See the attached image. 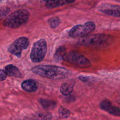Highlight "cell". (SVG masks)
I'll list each match as a JSON object with an SVG mask.
<instances>
[{
    "label": "cell",
    "instance_id": "cell-11",
    "mask_svg": "<svg viewBox=\"0 0 120 120\" xmlns=\"http://www.w3.org/2000/svg\"><path fill=\"white\" fill-rule=\"evenodd\" d=\"M21 87L26 92H35L38 90V84L32 80H26L23 81L21 84Z\"/></svg>",
    "mask_w": 120,
    "mask_h": 120
},
{
    "label": "cell",
    "instance_id": "cell-5",
    "mask_svg": "<svg viewBox=\"0 0 120 120\" xmlns=\"http://www.w3.org/2000/svg\"><path fill=\"white\" fill-rule=\"evenodd\" d=\"M64 60L70 64L80 68H89L91 66L90 60L85 56L76 52L66 53Z\"/></svg>",
    "mask_w": 120,
    "mask_h": 120
},
{
    "label": "cell",
    "instance_id": "cell-10",
    "mask_svg": "<svg viewBox=\"0 0 120 120\" xmlns=\"http://www.w3.org/2000/svg\"><path fill=\"white\" fill-rule=\"evenodd\" d=\"M4 71L7 74V75L11 76V77L21 78L23 76L18 68L15 66L13 65V64H8V65L6 66L5 67Z\"/></svg>",
    "mask_w": 120,
    "mask_h": 120
},
{
    "label": "cell",
    "instance_id": "cell-12",
    "mask_svg": "<svg viewBox=\"0 0 120 120\" xmlns=\"http://www.w3.org/2000/svg\"><path fill=\"white\" fill-rule=\"evenodd\" d=\"M52 116L48 112H39L28 116L25 120H51Z\"/></svg>",
    "mask_w": 120,
    "mask_h": 120
},
{
    "label": "cell",
    "instance_id": "cell-4",
    "mask_svg": "<svg viewBox=\"0 0 120 120\" xmlns=\"http://www.w3.org/2000/svg\"><path fill=\"white\" fill-rule=\"evenodd\" d=\"M47 43L45 40L40 39L36 41L33 45L30 58L33 62H41L44 59L47 52Z\"/></svg>",
    "mask_w": 120,
    "mask_h": 120
},
{
    "label": "cell",
    "instance_id": "cell-14",
    "mask_svg": "<svg viewBox=\"0 0 120 120\" xmlns=\"http://www.w3.org/2000/svg\"><path fill=\"white\" fill-rule=\"evenodd\" d=\"M74 84L71 83H64L60 87V91L63 96H69L73 91Z\"/></svg>",
    "mask_w": 120,
    "mask_h": 120
},
{
    "label": "cell",
    "instance_id": "cell-8",
    "mask_svg": "<svg viewBox=\"0 0 120 120\" xmlns=\"http://www.w3.org/2000/svg\"><path fill=\"white\" fill-rule=\"evenodd\" d=\"M98 11L109 16L120 17V5L110 3L101 4L97 8Z\"/></svg>",
    "mask_w": 120,
    "mask_h": 120
},
{
    "label": "cell",
    "instance_id": "cell-16",
    "mask_svg": "<svg viewBox=\"0 0 120 120\" xmlns=\"http://www.w3.org/2000/svg\"><path fill=\"white\" fill-rule=\"evenodd\" d=\"M65 50L66 48L64 46H60L58 49L56 50L54 55V59L56 62H59L64 59L65 56Z\"/></svg>",
    "mask_w": 120,
    "mask_h": 120
},
{
    "label": "cell",
    "instance_id": "cell-3",
    "mask_svg": "<svg viewBox=\"0 0 120 120\" xmlns=\"http://www.w3.org/2000/svg\"><path fill=\"white\" fill-rule=\"evenodd\" d=\"M112 42V37L105 34H95L83 38L79 43L86 46L104 48L110 45Z\"/></svg>",
    "mask_w": 120,
    "mask_h": 120
},
{
    "label": "cell",
    "instance_id": "cell-20",
    "mask_svg": "<svg viewBox=\"0 0 120 120\" xmlns=\"http://www.w3.org/2000/svg\"><path fill=\"white\" fill-rule=\"evenodd\" d=\"M7 74L5 72L4 70H1L0 71V79H1V81H4L7 78Z\"/></svg>",
    "mask_w": 120,
    "mask_h": 120
},
{
    "label": "cell",
    "instance_id": "cell-7",
    "mask_svg": "<svg viewBox=\"0 0 120 120\" xmlns=\"http://www.w3.org/2000/svg\"><path fill=\"white\" fill-rule=\"evenodd\" d=\"M29 45V41L26 37H20L16 39L8 48V51L12 55L19 58L21 56L22 51L25 50Z\"/></svg>",
    "mask_w": 120,
    "mask_h": 120
},
{
    "label": "cell",
    "instance_id": "cell-21",
    "mask_svg": "<svg viewBox=\"0 0 120 120\" xmlns=\"http://www.w3.org/2000/svg\"><path fill=\"white\" fill-rule=\"evenodd\" d=\"M79 79L82 82H84V83H87L89 82L90 80V77H86V76H80L79 77Z\"/></svg>",
    "mask_w": 120,
    "mask_h": 120
},
{
    "label": "cell",
    "instance_id": "cell-15",
    "mask_svg": "<svg viewBox=\"0 0 120 120\" xmlns=\"http://www.w3.org/2000/svg\"><path fill=\"white\" fill-rule=\"evenodd\" d=\"M40 104L44 109L46 110H53L55 109L56 106V102L52 100H49L46 99H40L39 100Z\"/></svg>",
    "mask_w": 120,
    "mask_h": 120
},
{
    "label": "cell",
    "instance_id": "cell-17",
    "mask_svg": "<svg viewBox=\"0 0 120 120\" xmlns=\"http://www.w3.org/2000/svg\"><path fill=\"white\" fill-rule=\"evenodd\" d=\"M48 23H49L50 28L54 29L59 25L60 23V19H59V18L57 17V16L53 17L48 20Z\"/></svg>",
    "mask_w": 120,
    "mask_h": 120
},
{
    "label": "cell",
    "instance_id": "cell-6",
    "mask_svg": "<svg viewBox=\"0 0 120 120\" xmlns=\"http://www.w3.org/2000/svg\"><path fill=\"white\" fill-rule=\"evenodd\" d=\"M96 28L93 22L89 21L83 25H77L73 27L69 32V36L71 38L85 37L93 31Z\"/></svg>",
    "mask_w": 120,
    "mask_h": 120
},
{
    "label": "cell",
    "instance_id": "cell-9",
    "mask_svg": "<svg viewBox=\"0 0 120 120\" xmlns=\"http://www.w3.org/2000/svg\"><path fill=\"white\" fill-rule=\"evenodd\" d=\"M100 107L111 114L120 116V108L114 106L109 100H104L100 103Z\"/></svg>",
    "mask_w": 120,
    "mask_h": 120
},
{
    "label": "cell",
    "instance_id": "cell-19",
    "mask_svg": "<svg viewBox=\"0 0 120 120\" xmlns=\"http://www.w3.org/2000/svg\"><path fill=\"white\" fill-rule=\"evenodd\" d=\"M9 12V9L6 7L1 8V18H3L5 16H7V14H8Z\"/></svg>",
    "mask_w": 120,
    "mask_h": 120
},
{
    "label": "cell",
    "instance_id": "cell-1",
    "mask_svg": "<svg viewBox=\"0 0 120 120\" xmlns=\"http://www.w3.org/2000/svg\"><path fill=\"white\" fill-rule=\"evenodd\" d=\"M32 71L36 75L52 79H62L69 75L68 69L54 65L37 66L33 68Z\"/></svg>",
    "mask_w": 120,
    "mask_h": 120
},
{
    "label": "cell",
    "instance_id": "cell-18",
    "mask_svg": "<svg viewBox=\"0 0 120 120\" xmlns=\"http://www.w3.org/2000/svg\"><path fill=\"white\" fill-rule=\"evenodd\" d=\"M59 114L60 118H65L69 117L70 115V111L63 107H60L59 109Z\"/></svg>",
    "mask_w": 120,
    "mask_h": 120
},
{
    "label": "cell",
    "instance_id": "cell-13",
    "mask_svg": "<svg viewBox=\"0 0 120 120\" xmlns=\"http://www.w3.org/2000/svg\"><path fill=\"white\" fill-rule=\"evenodd\" d=\"M73 2H75L74 1H48L46 2L45 6L48 8H55Z\"/></svg>",
    "mask_w": 120,
    "mask_h": 120
},
{
    "label": "cell",
    "instance_id": "cell-2",
    "mask_svg": "<svg viewBox=\"0 0 120 120\" xmlns=\"http://www.w3.org/2000/svg\"><path fill=\"white\" fill-rule=\"evenodd\" d=\"M29 18V13L25 9H19L11 14L3 22L7 28H18L27 23Z\"/></svg>",
    "mask_w": 120,
    "mask_h": 120
}]
</instances>
